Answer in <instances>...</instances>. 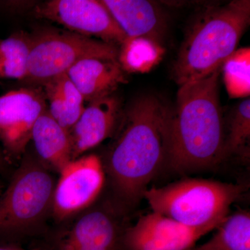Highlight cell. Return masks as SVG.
I'll list each match as a JSON object with an SVG mask.
<instances>
[{"label":"cell","instance_id":"1","mask_svg":"<svg viewBox=\"0 0 250 250\" xmlns=\"http://www.w3.org/2000/svg\"><path fill=\"white\" fill-rule=\"evenodd\" d=\"M172 109L146 94L134 99L122 115L121 132L108 154L107 168L122 201L134 207L166 165Z\"/></svg>","mask_w":250,"mask_h":250},{"label":"cell","instance_id":"2","mask_svg":"<svg viewBox=\"0 0 250 250\" xmlns=\"http://www.w3.org/2000/svg\"><path fill=\"white\" fill-rule=\"evenodd\" d=\"M221 68L179 86L167 131L166 167L179 174L214 168L225 159V128L220 106Z\"/></svg>","mask_w":250,"mask_h":250},{"label":"cell","instance_id":"3","mask_svg":"<svg viewBox=\"0 0 250 250\" xmlns=\"http://www.w3.org/2000/svg\"><path fill=\"white\" fill-rule=\"evenodd\" d=\"M250 22L249 0L203 8L189 27L174 63L176 83L181 86L200 80L221 68L236 51Z\"/></svg>","mask_w":250,"mask_h":250},{"label":"cell","instance_id":"4","mask_svg":"<svg viewBox=\"0 0 250 250\" xmlns=\"http://www.w3.org/2000/svg\"><path fill=\"white\" fill-rule=\"evenodd\" d=\"M246 190L243 184L185 178L164 187L147 188L143 198L153 212L188 228L211 231L229 215L231 206Z\"/></svg>","mask_w":250,"mask_h":250},{"label":"cell","instance_id":"5","mask_svg":"<svg viewBox=\"0 0 250 250\" xmlns=\"http://www.w3.org/2000/svg\"><path fill=\"white\" fill-rule=\"evenodd\" d=\"M25 81L42 86L88 57L118 59L119 47L70 31L46 29L31 35Z\"/></svg>","mask_w":250,"mask_h":250},{"label":"cell","instance_id":"6","mask_svg":"<svg viewBox=\"0 0 250 250\" xmlns=\"http://www.w3.org/2000/svg\"><path fill=\"white\" fill-rule=\"evenodd\" d=\"M48 171L32 159L22 163L0 198V234L22 231L37 222L53 198Z\"/></svg>","mask_w":250,"mask_h":250},{"label":"cell","instance_id":"7","mask_svg":"<svg viewBox=\"0 0 250 250\" xmlns=\"http://www.w3.org/2000/svg\"><path fill=\"white\" fill-rule=\"evenodd\" d=\"M34 14L67 31L118 47L126 39L102 0H50L38 4Z\"/></svg>","mask_w":250,"mask_h":250},{"label":"cell","instance_id":"8","mask_svg":"<svg viewBox=\"0 0 250 250\" xmlns=\"http://www.w3.org/2000/svg\"><path fill=\"white\" fill-rule=\"evenodd\" d=\"M47 108L41 87L11 90L0 96V141L8 155H22L36 121Z\"/></svg>","mask_w":250,"mask_h":250},{"label":"cell","instance_id":"9","mask_svg":"<svg viewBox=\"0 0 250 250\" xmlns=\"http://www.w3.org/2000/svg\"><path fill=\"white\" fill-rule=\"evenodd\" d=\"M60 173L52 198L54 214L60 219L67 218L91 205L104 184L103 162L95 154L70 161Z\"/></svg>","mask_w":250,"mask_h":250},{"label":"cell","instance_id":"10","mask_svg":"<svg viewBox=\"0 0 250 250\" xmlns=\"http://www.w3.org/2000/svg\"><path fill=\"white\" fill-rule=\"evenodd\" d=\"M210 231L188 228L152 211L126 228L124 243L126 250H188Z\"/></svg>","mask_w":250,"mask_h":250},{"label":"cell","instance_id":"11","mask_svg":"<svg viewBox=\"0 0 250 250\" xmlns=\"http://www.w3.org/2000/svg\"><path fill=\"white\" fill-rule=\"evenodd\" d=\"M123 112L121 99L114 93L88 103L70 131L72 160L109 137L121 119Z\"/></svg>","mask_w":250,"mask_h":250},{"label":"cell","instance_id":"12","mask_svg":"<svg viewBox=\"0 0 250 250\" xmlns=\"http://www.w3.org/2000/svg\"><path fill=\"white\" fill-rule=\"evenodd\" d=\"M126 228L104 210H94L77 222L59 243V250H126L124 236Z\"/></svg>","mask_w":250,"mask_h":250},{"label":"cell","instance_id":"13","mask_svg":"<svg viewBox=\"0 0 250 250\" xmlns=\"http://www.w3.org/2000/svg\"><path fill=\"white\" fill-rule=\"evenodd\" d=\"M126 38H144L162 45L167 20L159 5L146 0H102Z\"/></svg>","mask_w":250,"mask_h":250},{"label":"cell","instance_id":"14","mask_svg":"<svg viewBox=\"0 0 250 250\" xmlns=\"http://www.w3.org/2000/svg\"><path fill=\"white\" fill-rule=\"evenodd\" d=\"M118 59L92 57L82 59L67 75L87 103L114 93L128 82Z\"/></svg>","mask_w":250,"mask_h":250},{"label":"cell","instance_id":"15","mask_svg":"<svg viewBox=\"0 0 250 250\" xmlns=\"http://www.w3.org/2000/svg\"><path fill=\"white\" fill-rule=\"evenodd\" d=\"M31 140L41 159L59 172L72 161L70 131L51 116L47 108L36 121Z\"/></svg>","mask_w":250,"mask_h":250},{"label":"cell","instance_id":"16","mask_svg":"<svg viewBox=\"0 0 250 250\" xmlns=\"http://www.w3.org/2000/svg\"><path fill=\"white\" fill-rule=\"evenodd\" d=\"M51 116L68 130L73 127L84 109V100L67 74L52 79L42 85Z\"/></svg>","mask_w":250,"mask_h":250},{"label":"cell","instance_id":"17","mask_svg":"<svg viewBox=\"0 0 250 250\" xmlns=\"http://www.w3.org/2000/svg\"><path fill=\"white\" fill-rule=\"evenodd\" d=\"M215 230L208 241L188 250H250L249 210L229 215Z\"/></svg>","mask_w":250,"mask_h":250},{"label":"cell","instance_id":"18","mask_svg":"<svg viewBox=\"0 0 250 250\" xmlns=\"http://www.w3.org/2000/svg\"><path fill=\"white\" fill-rule=\"evenodd\" d=\"M165 49L160 44L144 38H126L119 46L118 60L125 72H149L157 65Z\"/></svg>","mask_w":250,"mask_h":250},{"label":"cell","instance_id":"19","mask_svg":"<svg viewBox=\"0 0 250 250\" xmlns=\"http://www.w3.org/2000/svg\"><path fill=\"white\" fill-rule=\"evenodd\" d=\"M31 45L30 34L22 31L0 39V79L25 80Z\"/></svg>","mask_w":250,"mask_h":250},{"label":"cell","instance_id":"20","mask_svg":"<svg viewBox=\"0 0 250 250\" xmlns=\"http://www.w3.org/2000/svg\"><path fill=\"white\" fill-rule=\"evenodd\" d=\"M250 144V100H242L233 108L225 134V159L231 156L249 159Z\"/></svg>","mask_w":250,"mask_h":250},{"label":"cell","instance_id":"21","mask_svg":"<svg viewBox=\"0 0 250 250\" xmlns=\"http://www.w3.org/2000/svg\"><path fill=\"white\" fill-rule=\"evenodd\" d=\"M250 50V47L236 49L222 65L225 85L231 98L249 97Z\"/></svg>","mask_w":250,"mask_h":250},{"label":"cell","instance_id":"22","mask_svg":"<svg viewBox=\"0 0 250 250\" xmlns=\"http://www.w3.org/2000/svg\"><path fill=\"white\" fill-rule=\"evenodd\" d=\"M0 250H49L46 249H42V248H34V249H23V248H18L16 246H1Z\"/></svg>","mask_w":250,"mask_h":250},{"label":"cell","instance_id":"23","mask_svg":"<svg viewBox=\"0 0 250 250\" xmlns=\"http://www.w3.org/2000/svg\"><path fill=\"white\" fill-rule=\"evenodd\" d=\"M4 165V154L1 153V149H0V169Z\"/></svg>","mask_w":250,"mask_h":250}]
</instances>
